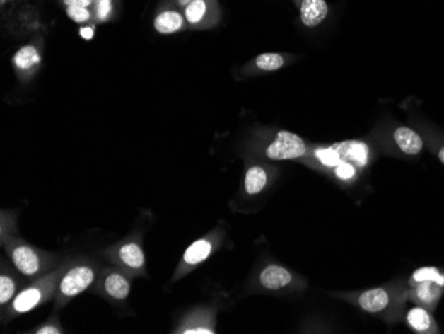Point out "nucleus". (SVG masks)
Masks as SVG:
<instances>
[{
    "instance_id": "obj_26",
    "label": "nucleus",
    "mask_w": 444,
    "mask_h": 334,
    "mask_svg": "<svg viewBox=\"0 0 444 334\" xmlns=\"http://www.w3.org/2000/svg\"><path fill=\"white\" fill-rule=\"evenodd\" d=\"M335 169V175L337 178H341V180H351V178L356 176V166L354 163L349 161V160H344L338 167L334 168Z\"/></svg>"
},
{
    "instance_id": "obj_8",
    "label": "nucleus",
    "mask_w": 444,
    "mask_h": 334,
    "mask_svg": "<svg viewBox=\"0 0 444 334\" xmlns=\"http://www.w3.org/2000/svg\"><path fill=\"white\" fill-rule=\"evenodd\" d=\"M98 281V289L110 300H127L131 293V275L120 267H105L99 273Z\"/></svg>"
},
{
    "instance_id": "obj_12",
    "label": "nucleus",
    "mask_w": 444,
    "mask_h": 334,
    "mask_svg": "<svg viewBox=\"0 0 444 334\" xmlns=\"http://www.w3.org/2000/svg\"><path fill=\"white\" fill-rule=\"evenodd\" d=\"M291 60L289 54H278V52H265L256 56L250 63L244 68L245 75L253 76L256 74H269L276 72L281 68L286 67Z\"/></svg>"
},
{
    "instance_id": "obj_14",
    "label": "nucleus",
    "mask_w": 444,
    "mask_h": 334,
    "mask_svg": "<svg viewBox=\"0 0 444 334\" xmlns=\"http://www.w3.org/2000/svg\"><path fill=\"white\" fill-rule=\"evenodd\" d=\"M392 142L398 146L400 152L406 155H418L423 149V139L421 134L410 127H398L392 132Z\"/></svg>"
},
{
    "instance_id": "obj_24",
    "label": "nucleus",
    "mask_w": 444,
    "mask_h": 334,
    "mask_svg": "<svg viewBox=\"0 0 444 334\" xmlns=\"http://www.w3.org/2000/svg\"><path fill=\"white\" fill-rule=\"evenodd\" d=\"M421 281H436L444 287V275L435 267H423L416 269L410 277V284H416Z\"/></svg>"
},
{
    "instance_id": "obj_15",
    "label": "nucleus",
    "mask_w": 444,
    "mask_h": 334,
    "mask_svg": "<svg viewBox=\"0 0 444 334\" xmlns=\"http://www.w3.org/2000/svg\"><path fill=\"white\" fill-rule=\"evenodd\" d=\"M293 281V275L281 265H267L259 275V284L267 290H281Z\"/></svg>"
},
{
    "instance_id": "obj_3",
    "label": "nucleus",
    "mask_w": 444,
    "mask_h": 334,
    "mask_svg": "<svg viewBox=\"0 0 444 334\" xmlns=\"http://www.w3.org/2000/svg\"><path fill=\"white\" fill-rule=\"evenodd\" d=\"M100 269L96 263L89 260H80L71 263L59 282L55 294V311L64 308L69 301L74 300L83 292L88 290L99 277Z\"/></svg>"
},
{
    "instance_id": "obj_16",
    "label": "nucleus",
    "mask_w": 444,
    "mask_h": 334,
    "mask_svg": "<svg viewBox=\"0 0 444 334\" xmlns=\"http://www.w3.org/2000/svg\"><path fill=\"white\" fill-rule=\"evenodd\" d=\"M337 145L342 154L344 160H349L359 167H365L368 163L371 148L365 142L347 140V142L338 143Z\"/></svg>"
},
{
    "instance_id": "obj_21",
    "label": "nucleus",
    "mask_w": 444,
    "mask_h": 334,
    "mask_svg": "<svg viewBox=\"0 0 444 334\" xmlns=\"http://www.w3.org/2000/svg\"><path fill=\"white\" fill-rule=\"evenodd\" d=\"M407 323L416 333H433V330H436L431 314L422 306H416L409 311Z\"/></svg>"
},
{
    "instance_id": "obj_22",
    "label": "nucleus",
    "mask_w": 444,
    "mask_h": 334,
    "mask_svg": "<svg viewBox=\"0 0 444 334\" xmlns=\"http://www.w3.org/2000/svg\"><path fill=\"white\" fill-rule=\"evenodd\" d=\"M208 318H202L199 314H192L187 320H184V323H181L176 329L175 333L182 334H213L214 333V328L209 325Z\"/></svg>"
},
{
    "instance_id": "obj_23",
    "label": "nucleus",
    "mask_w": 444,
    "mask_h": 334,
    "mask_svg": "<svg viewBox=\"0 0 444 334\" xmlns=\"http://www.w3.org/2000/svg\"><path fill=\"white\" fill-rule=\"evenodd\" d=\"M119 0H96L92 7L95 15V23H108L117 16Z\"/></svg>"
},
{
    "instance_id": "obj_29",
    "label": "nucleus",
    "mask_w": 444,
    "mask_h": 334,
    "mask_svg": "<svg viewBox=\"0 0 444 334\" xmlns=\"http://www.w3.org/2000/svg\"><path fill=\"white\" fill-rule=\"evenodd\" d=\"M95 24L96 23H88V24H84V25H81L80 27V36L83 38V39H86V40H90L93 36H95Z\"/></svg>"
},
{
    "instance_id": "obj_2",
    "label": "nucleus",
    "mask_w": 444,
    "mask_h": 334,
    "mask_svg": "<svg viewBox=\"0 0 444 334\" xmlns=\"http://www.w3.org/2000/svg\"><path fill=\"white\" fill-rule=\"evenodd\" d=\"M1 246L11 258L15 269L30 281L49 272L55 261V257L27 244L16 236L8 234L1 237Z\"/></svg>"
},
{
    "instance_id": "obj_20",
    "label": "nucleus",
    "mask_w": 444,
    "mask_h": 334,
    "mask_svg": "<svg viewBox=\"0 0 444 334\" xmlns=\"http://www.w3.org/2000/svg\"><path fill=\"white\" fill-rule=\"evenodd\" d=\"M267 184V171L262 166H252L245 175V192L255 196L265 190Z\"/></svg>"
},
{
    "instance_id": "obj_6",
    "label": "nucleus",
    "mask_w": 444,
    "mask_h": 334,
    "mask_svg": "<svg viewBox=\"0 0 444 334\" xmlns=\"http://www.w3.org/2000/svg\"><path fill=\"white\" fill-rule=\"evenodd\" d=\"M182 12L190 30H211L221 23L222 8L218 0H193Z\"/></svg>"
},
{
    "instance_id": "obj_27",
    "label": "nucleus",
    "mask_w": 444,
    "mask_h": 334,
    "mask_svg": "<svg viewBox=\"0 0 444 334\" xmlns=\"http://www.w3.org/2000/svg\"><path fill=\"white\" fill-rule=\"evenodd\" d=\"M31 333L35 334H62L64 333V330H63V328H62V325L57 323V320L56 318H51V320H48L47 323H43V325H40V326H37L36 329H34Z\"/></svg>"
},
{
    "instance_id": "obj_30",
    "label": "nucleus",
    "mask_w": 444,
    "mask_h": 334,
    "mask_svg": "<svg viewBox=\"0 0 444 334\" xmlns=\"http://www.w3.org/2000/svg\"><path fill=\"white\" fill-rule=\"evenodd\" d=\"M172 3H175L180 8H184L185 6H188L189 3H192L193 0H170Z\"/></svg>"
},
{
    "instance_id": "obj_17",
    "label": "nucleus",
    "mask_w": 444,
    "mask_h": 334,
    "mask_svg": "<svg viewBox=\"0 0 444 334\" xmlns=\"http://www.w3.org/2000/svg\"><path fill=\"white\" fill-rule=\"evenodd\" d=\"M359 306L367 313H379L385 311L390 304L389 292L383 288L366 290L359 296Z\"/></svg>"
},
{
    "instance_id": "obj_4",
    "label": "nucleus",
    "mask_w": 444,
    "mask_h": 334,
    "mask_svg": "<svg viewBox=\"0 0 444 334\" xmlns=\"http://www.w3.org/2000/svg\"><path fill=\"white\" fill-rule=\"evenodd\" d=\"M262 152L273 161L298 160L309 154V145L298 134L279 129L267 139L262 146Z\"/></svg>"
},
{
    "instance_id": "obj_9",
    "label": "nucleus",
    "mask_w": 444,
    "mask_h": 334,
    "mask_svg": "<svg viewBox=\"0 0 444 334\" xmlns=\"http://www.w3.org/2000/svg\"><path fill=\"white\" fill-rule=\"evenodd\" d=\"M153 28L160 35H173L188 30L182 8L170 0H163L153 16Z\"/></svg>"
},
{
    "instance_id": "obj_32",
    "label": "nucleus",
    "mask_w": 444,
    "mask_h": 334,
    "mask_svg": "<svg viewBox=\"0 0 444 334\" xmlns=\"http://www.w3.org/2000/svg\"><path fill=\"white\" fill-rule=\"evenodd\" d=\"M8 1H13V0H0L1 6H4V4H6V3H8Z\"/></svg>"
},
{
    "instance_id": "obj_18",
    "label": "nucleus",
    "mask_w": 444,
    "mask_h": 334,
    "mask_svg": "<svg viewBox=\"0 0 444 334\" xmlns=\"http://www.w3.org/2000/svg\"><path fill=\"white\" fill-rule=\"evenodd\" d=\"M308 155H310L311 160H314L315 163L326 168L338 167L344 161L342 154L337 144L329 145V146H315L311 151L309 149Z\"/></svg>"
},
{
    "instance_id": "obj_7",
    "label": "nucleus",
    "mask_w": 444,
    "mask_h": 334,
    "mask_svg": "<svg viewBox=\"0 0 444 334\" xmlns=\"http://www.w3.org/2000/svg\"><path fill=\"white\" fill-rule=\"evenodd\" d=\"M43 39L35 38L15 52L12 66L21 81H30L39 72L43 63Z\"/></svg>"
},
{
    "instance_id": "obj_31",
    "label": "nucleus",
    "mask_w": 444,
    "mask_h": 334,
    "mask_svg": "<svg viewBox=\"0 0 444 334\" xmlns=\"http://www.w3.org/2000/svg\"><path fill=\"white\" fill-rule=\"evenodd\" d=\"M438 156H439V160L442 161V164H444V145L443 146H440V149H439V152H438Z\"/></svg>"
},
{
    "instance_id": "obj_25",
    "label": "nucleus",
    "mask_w": 444,
    "mask_h": 334,
    "mask_svg": "<svg viewBox=\"0 0 444 334\" xmlns=\"http://www.w3.org/2000/svg\"><path fill=\"white\" fill-rule=\"evenodd\" d=\"M66 13L72 22L78 23L80 25L95 23L93 10L88 7H66Z\"/></svg>"
},
{
    "instance_id": "obj_13",
    "label": "nucleus",
    "mask_w": 444,
    "mask_h": 334,
    "mask_svg": "<svg viewBox=\"0 0 444 334\" xmlns=\"http://www.w3.org/2000/svg\"><path fill=\"white\" fill-rule=\"evenodd\" d=\"M19 270L13 272L10 267L3 265L0 273V305L1 308L7 306L16 294L24 288V282L27 277L19 276Z\"/></svg>"
},
{
    "instance_id": "obj_28",
    "label": "nucleus",
    "mask_w": 444,
    "mask_h": 334,
    "mask_svg": "<svg viewBox=\"0 0 444 334\" xmlns=\"http://www.w3.org/2000/svg\"><path fill=\"white\" fill-rule=\"evenodd\" d=\"M96 0H59L63 7H88L92 8Z\"/></svg>"
},
{
    "instance_id": "obj_19",
    "label": "nucleus",
    "mask_w": 444,
    "mask_h": 334,
    "mask_svg": "<svg viewBox=\"0 0 444 334\" xmlns=\"http://www.w3.org/2000/svg\"><path fill=\"white\" fill-rule=\"evenodd\" d=\"M411 285L414 288V297L424 305H433V302L439 300L444 289L443 285L436 281H421Z\"/></svg>"
},
{
    "instance_id": "obj_10",
    "label": "nucleus",
    "mask_w": 444,
    "mask_h": 334,
    "mask_svg": "<svg viewBox=\"0 0 444 334\" xmlns=\"http://www.w3.org/2000/svg\"><path fill=\"white\" fill-rule=\"evenodd\" d=\"M213 252H214V243L211 237H202L200 240L192 243L182 255V258L176 269V273L173 276V281H177L182 276H185L189 270L202 264L206 258L211 256Z\"/></svg>"
},
{
    "instance_id": "obj_5",
    "label": "nucleus",
    "mask_w": 444,
    "mask_h": 334,
    "mask_svg": "<svg viewBox=\"0 0 444 334\" xmlns=\"http://www.w3.org/2000/svg\"><path fill=\"white\" fill-rule=\"evenodd\" d=\"M108 260L131 276L144 275L146 267L144 249L139 237H128L107 250Z\"/></svg>"
},
{
    "instance_id": "obj_11",
    "label": "nucleus",
    "mask_w": 444,
    "mask_h": 334,
    "mask_svg": "<svg viewBox=\"0 0 444 334\" xmlns=\"http://www.w3.org/2000/svg\"><path fill=\"white\" fill-rule=\"evenodd\" d=\"M300 12V23L306 28H317L327 18L330 7L326 0H291Z\"/></svg>"
},
{
    "instance_id": "obj_1",
    "label": "nucleus",
    "mask_w": 444,
    "mask_h": 334,
    "mask_svg": "<svg viewBox=\"0 0 444 334\" xmlns=\"http://www.w3.org/2000/svg\"><path fill=\"white\" fill-rule=\"evenodd\" d=\"M71 263V260H67L40 277L33 280L30 285L24 287L7 306L1 308V320L4 323L10 321L25 313L33 312L47 301L55 299L59 282Z\"/></svg>"
}]
</instances>
